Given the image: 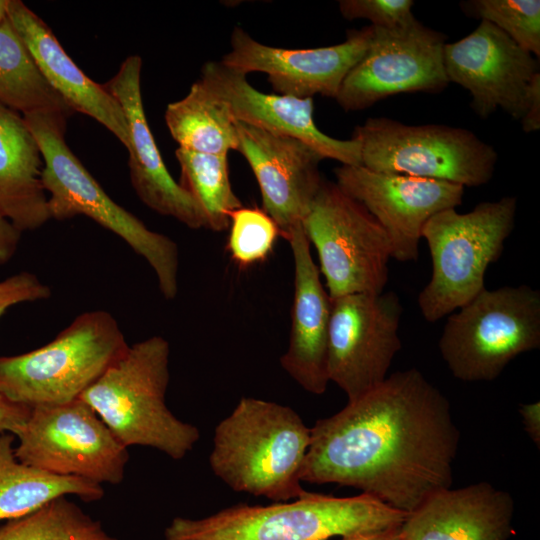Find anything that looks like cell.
<instances>
[{"instance_id":"6da1fadb","label":"cell","mask_w":540,"mask_h":540,"mask_svg":"<svg viewBox=\"0 0 540 540\" xmlns=\"http://www.w3.org/2000/svg\"><path fill=\"white\" fill-rule=\"evenodd\" d=\"M310 429L302 482L355 488L406 513L452 485L460 433L448 398L416 368Z\"/></svg>"},{"instance_id":"7a4b0ae2","label":"cell","mask_w":540,"mask_h":540,"mask_svg":"<svg viewBox=\"0 0 540 540\" xmlns=\"http://www.w3.org/2000/svg\"><path fill=\"white\" fill-rule=\"evenodd\" d=\"M311 429L289 406L243 397L214 430L212 472L236 492L290 501L306 490L301 470Z\"/></svg>"},{"instance_id":"3957f363","label":"cell","mask_w":540,"mask_h":540,"mask_svg":"<svg viewBox=\"0 0 540 540\" xmlns=\"http://www.w3.org/2000/svg\"><path fill=\"white\" fill-rule=\"evenodd\" d=\"M407 515L364 493L335 497L306 491L266 506L241 503L204 518L175 517L164 540H328L398 528Z\"/></svg>"},{"instance_id":"277c9868","label":"cell","mask_w":540,"mask_h":540,"mask_svg":"<svg viewBox=\"0 0 540 540\" xmlns=\"http://www.w3.org/2000/svg\"><path fill=\"white\" fill-rule=\"evenodd\" d=\"M169 355V343L161 336L129 345L79 398L126 448L150 447L180 460L198 442L200 431L167 407Z\"/></svg>"},{"instance_id":"5b68a950","label":"cell","mask_w":540,"mask_h":540,"mask_svg":"<svg viewBox=\"0 0 540 540\" xmlns=\"http://www.w3.org/2000/svg\"><path fill=\"white\" fill-rule=\"evenodd\" d=\"M43 158L41 180L49 194L50 218L63 221L84 215L125 241L153 269L167 300L178 292L179 251L168 236L150 230L114 202L65 141L67 118L53 113L23 115Z\"/></svg>"},{"instance_id":"8992f818","label":"cell","mask_w":540,"mask_h":540,"mask_svg":"<svg viewBox=\"0 0 540 540\" xmlns=\"http://www.w3.org/2000/svg\"><path fill=\"white\" fill-rule=\"evenodd\" d=\"M129 347L105 310L83 312L42 347L0 356V393L29 408L78 399Z\"/></svg>"},{"instance_id":"52a82bcc","label":"cell","mask_w":540,"mask_h":540,"mask_svg":"<svg viewBox=\"0 0 540 540\" xmlns=\"http://www.w3.org/2000/svg\"><path fill=\"white\" fill-rule=\"evenodd\" d=\"M516 209L517 198L504 196L481 202L467 213L446 209L426 222L422 238L429 248L432 273L418 296L426 321L451 314L486 288V270L502 254Z\"/></svg>"},{"instance_id":"ba28073f","label":"cell","mask_w":540,"mask_h":540,"mask_svg":"<svg viewBox=\"0 0 540 540\" xmlns=\"http://www.w3.org/2000/svg\"><path fill=\"white\" fill-rule=\"evenodd\" d=\"M438 347L455 378L493 381L540 347V291L526 284L483 289L447 318Z\"/></svg>"},{"instance_id":"9c48e42d","label":"cell","mask_w":540,"mask_h":540,"mask_svg":"<svg viewBox=\"0 0 540 540\" xmlns=\"http://www.w3.org/2000/svg\"><path fill=\"white\" fill-rule=\"evenodd\" d=\"M361 165L369 170L476 187L495 171V148L472 131L441 124L408 125L387 117L355 127Z\"/></svg>"},{"instance_id":"30bf717a","label":"cell","mask_w":540,"mask_h":540,"mask_svg":"<svg viewBox=\"0 0 540 540\" xmlns=\"http://www.w3.org/2000/svg\"><path fill=\"white\" fill-rule=\"evenodd\" d=\"M303 228L317 251L330 298L384 291L392 258L388 236L336 183L322 180Z\"/></svg>"},{"instance_id":"8fae6325","label":"cell","mask_w":540,"mask_h":540,"mask_svg":"<svg viewBox=\"0 0 540 540\" xmlns=\"http://www.w3.org/2000/svg\"><path fill=\"white\" fill-rule=\"evenodd\" d=\"M16 438L18 460L43 472L100 485H116L124 479L127 448L80 398L32 408Z\"/></svg>"},{"instance_id":"7c38bea8","label":"cell","mask_w":540,"mask_h":540,"mask_svg":"<svg viewBox=\"0 0 540 540\" xmlns=\"http://www.w3.org/2000/svg\"><path fill=\"white\" fill-rule=\"evenodd\" d=\"M446 39L416 18L392 29L372 26L366 53L335 100L344 111H360L396 94L441 92L450 83L443 63Z\"/></svg>"},{"instance_id":"4fadbf2b","label":"cell","mask_w":540,"mask_h":540,"mask_svg":"<svg viewBox=\"0 0 540 540\" xmlns=\"http://www.w3.org/2000/svg\"><path fill=\"white\" fill-rule=\"evenodd\" d=\"M403 307L393 291L331 298L327 374L352 401L379 385L401 350Z\"/></svg>"},{"instance_id":"5bb4252c","label":"cell","mask_w":540,"mask_h":540,"mask_svg":"<svg viewBox=\"0 0 540 540\" xmlns=\"http://www.w3.org/2000/svg\"><path fill=\"white\" fill-rule=\"evenodd\" d=\"M337 186L360 203L381 225L399 262L418 260L426 222L440 211L461 205L463 186L447 181L341 165L334 170Z\"/></svg>"},{"instance_id":"9a60e30c","label":"cell","mask_w":540,"mask_h":540,"mask_svg":"<svg viewBox=\"0 0 540 540\" xmlns=\"http://www.w3.org/2000/svg\"><path fill=\"white\" fill-rule=\"evenodd\" d=\"M445 74L469 91L471 108L488 118L498 108L521 120L531 87L540 74L539 59L487 21L464 38L446 43Z\"/></svg>"},{"instance_id":"2e32d148","label":"cell","mask_w":540,"mask_h":540,"mask_svg":"<svg viewBox=\"0 0 540 540\" xmlns=\"http://www.w3.org/2000/svg\"><path fill=\"white\" fill-rule=\"evenodd\" d=\"M372 26L347 32L342 43L306 49H288L262 44L241 27L230 37V51L224 65L245 75L267 74L277 94L310 98L315 94L336 98L348 72L361 60L368 48Z\"/></svg>"},{"instance_id":"e0dca14e","label":"cell","mask_w":540,"mask_h":540,"mask_svg":"<svg viewBox=\"0 0 540 540\" xmlns=\"http://www.w3.org/2000/svg\"><path fill=\"white\" fill-rule=\"evenodd\" d=\"M238 147L259 186L263 210L277 224L280 236L303 225L322 178L324 159L305 142L236 121Z\"/></svg>"},{"instance_id":"ac0fdd59","label":"cell","mask_w":540,"mask_h":540,"mask_svg":"<svg viewBox=\"0 0 540 540\" xmlns=\"http://www.w3.org/2000/svg\"><path fill=\"white\" fill-rule=\"evenodd\" d=\"M203 85L229 109L233 118L276 134L297 138L342 165H361L360 143L355 138L340 140L320 131L313 118V98L264 93L254 88L246 75L208 61L201 69Z\"/></svg>"},{"instance_id":"d6986e66","label":"cell","mask_w":540,"mask_h":540,"mask_svg":"<svg viewBox=\"0 0 540 540\" xmlns=\"http://www.w3.org/2000/svg\"><path fill=\"white\" fill-rule=\"evenodd\" d=\"M142 59L127 57L104 88L121 105L129 127L130 181L139 199L158 214L190 229H207L205 216L190 193L170 175L148 125L141 93Z\"/></svg>"},{"instance_id":"ffe728a7","label":"cell","mask_w":540,"mask_h":540,"mask_svg":"<svg viewBox=\"0 0 540 540\" xmlns=\"http://www.w3.org/2000/svg\"><path fill=\"white\" fill-rule=\"evenodd\" d=\"M287 241L294 261V295L289 346L280 364L305 391L321 395L330 382L327 349L331 298L312 258L303 225Z\"/></svg>"},{"instance_id":"44dd1931","label":"cell","mask_w":540,"mask_h":540,"mask_svg":"<svg viewBox=\"0 0 540 540\" xmlns=\"http://www.w3.org/2000/svg\"><path fill=\"white\" fill-rule=\"evenodd\" d=\"M512 495L488 482L444 488L409 512L401 540H508L513 534Z\"/></svg>"},{"instance_id":"7402d4cb","label":"cell","mask_w":540,"mask_h":540,"mask_svg":"<svg viewBox=\"0 0 540 540\" xmlns=\"http://www.w3.org/2000/svg\"><path fill=\"white\" fill-rule=\"evenodd\" d=\"M7 18L42 75L72 110L102 124L129 151V127L119 102L74 63L50 27L26 4L20 0H9Z\"/></svg>"},{"instance_id":"603a6c76","label":"cell","mask_w":540,"mask_h":540,"mask_svg":"<svg viewBox=\"0 0 540 540\" xmlns=\"http://www.w3.org/2000/svg\"><path fill=\"white\" fill-rule=\"evenodd\" d=\"M42 154L23 116L0 104V212L21 232L50 218Z\"/></svg>"},{"instance_id":"cb8c5ba5","label":"cell","mask_w":540,"mask_h":540,"mask_svg":"<svg viewBox=\"0 0 540 540\" xmlns=\"http://www.w3.org/2000/svg\"><path fill=\"white\" fill-rule=\"evenodd\" d=\"M15 436L0 432V521L20 518L49 502L75 495L85 502L100 500V484L74 476L43 472L18 460Z\"/></svg>"},{"instance_id":"d4e9b609","label":"cell","mask_w":540,"mask_h":540,"mask_svg":"<svg viewBox=\"0 0 540 540\" xmlns=\"http://www.w3.org/2000/svg\"><path fill=\"white\" fill-rule=\"evenodd\" d=\"M165 122L179 148L211 155L237 151L236 120L200 80L184 98L167 105Z\"/></svg>"},{"instance_id":"484cf974","label":"cell","mask_w":540,"mask_h":540,"mask_svg":"<svg viewBox=\"0 0 540 540\" xmlns=\"http://www.w3.org/2000/svg\"><path fill=\"white\" fill-rule=\"evenodd\" d=\"M0 104L23 115L75 113L50 86L8 18L0 23Z\"/></svg>"},{"instance_id":"4316f807","label":"cell","mask_w":540,"mask_h":540,"mask_svg":"<svg viewBox=\"0 0 540 540\" xmlns=\"http://www.w3.org/2000/svg\"><path fill=\"white\" fill-rule=\"evenodd\" d=\"M180 184L201 208L207 229L220 232L229 228V215L242 206L229 177L228 155H211L177 148Z\"/></svg>"},{"instance_id":"83f0119b","label":"cell","mask_w":540,"mask_h":540,"mask_svg":"<svg viewBox=\"0 0 540 540\" xmlns=\"http://www.w3.org/2000/svg\"><path fill=\"white\" fill-rule=\"evenodd\" d=\"M0 540H119L66 497L0 526Z\"/></svg>"},{"instance_id":"f1b7e54d","label":"cell","mask_w":540,"mask_h":540,"mask_svg":"<svg viewBox=\"0 0 540 540\" xmlns=\"http://www.w3.org/2000/svg\"><path fill=\"white\" fill-rule=\"evenodd\" d=\"M460 7L467 16L493 24L539 59V0H468Z\"/></svg>"},{"instance_id":"f546056e","label":"cell","mask_w":540,"mask_h":540,"mask_svg":"<svg viewBox=\"0 0 540 540\" xmlns=\"http://www.w3.org/2000/svg\"><path fill=\"white\" fill-rule=\"evenodd\" d=\"M227 249L231 259L247 268L261 263L272 252L280 231L275 221L258 207H239L229 215Z\"/></svg>"},{"instance_id":"4dcf8cb0","label":"cell","mask_w":540,"mask_h":540,"mask_svg":"<svg viewBox=\"0 0 540 540\" xmlns=\"http://www.w3.org/2000/svg\"><path fill=\"white\" fill-rule=\"evenodd\" d=\"M412 0H341L339 10L347 20L367 19L374 27L397 28L412 22Z\"/></svg>"},{"instance_id":"1f68e13d","label":"cell","mask_w":540,"mask_h":540,"mask_svg":"<svg viewBox=\"0 0 540 540\" xmlns=\"http://www.w3.org/2000/svg\"><path fill=\"white\" fill-rule=\"evenodd\" d=\"M52 295L49 286L34 273L21 271L0 281V318L21 303L45 300Z\"/></svg>"},{"instance_id":"d6a6232c","label":"cell","mask_w":540,"mask_h":540,"mask_svg":"<svg viewBox=\"0 0 540 540\" xmlns=\"http://www.w3.org/2000/svg\"><path fill=\"white\" fill-rule=\"evenodd\" d=\"M30 413L31 408L13 402L0 393V432L16 437L24 428Z\"/></svg>"},{"instance_id":"836d02e7","label":"cell","mask_w":540,"mask_h":540,"mask_svg":"<svg viewBox=\"0 0 540 540\" xmlns=\"http://www.w3.org/2000/svg\"><path fill=\"white\" fill-rule=\"evenodd\" d=\"M21 233L0 212V266L9 262L15 255L21 239Z\"/></svg>"},{"instance_id":"e575fe53","label":"cell","mask_w":540,"mask_h":540,"mask_svg":"<svg viewBox=\"0 0 540 540\" xmlns=\"http://www.w3.org/2000/svg\"><path fill=\"white\" fill-rule=\"evenodd\" d=\"M522 129L531 133L540 129V74L533 80L526 111L521 119Z\"/></svg>"},{"instance_id":"d590c367","label":"cell","mask_w":540,"mask_h":540,"mask_svg":"<svg viewBox=\"0 0 540 540\" xmlns=\"http://www.w3.org/2000/svg\"><path fill=\"white\" fill-rule=\"evenodd\" d=\"M519 413L522 419L524 430L533 443L540 447V402L521 404Z\"/></svg>"},{"instance_id":"8d00e7d4","label":"cell","mask_w":540,"mask_h":540,"mask_svg":"<svg viewBox=\"0 0 540 540\" xmlns=\"http://www.w3.org/2000/svg\"><path fill=\"white\" fill-rule=\"evenodd\" d=\"M342 540H401L400 527L378 533L346 537Z\"/></svg>"},{"instance_id":"74e56055","label":"cell","mask_w":540,"mask_h":540,"mask_svg":"<svg viewBox=\"0 0 540 540\" xmlns=\"http://www.w3.org/2000/svg\"><path fill=\"white\" fill-rule=\"evenodd\" d=\"M9 0H0V23L7 18Z\"/></svg>"}]
</instances>
